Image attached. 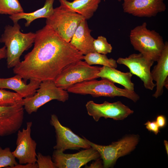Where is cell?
Returning a JSON list of instances; mask_svg holds the SVG:
<instances>
[{"mask_svg": "<svg viewBox=\"0 0 168 168\" xmlns=\"http://www.w3.org/2000/svg\"><path fill=\"white\" fill-rule=\"evenodd\" d=\"M97 76L98 77L120 84L125 89L134 91V85L131 80L133 74L130 72H123L115 68L103 66L101 67Z\"/></svg>", "mask_w": 168, "mask_h": 168, "instance_id": "obj_20", "label": "cell"}, {"mask_svg": "<svg viewBox=\"0 0 168 168\" xmlns=\"http://www.w3.org/2000/svg\"><path fill=\"white\" fill-rule=\"evenodd\" d=\"M86 107L88 114L96 122L101 117L122 120L133 113V110L120 101L113 103L105 101L102 104H97L90 100L86 103Z\"/></svg>", "mask_w": 168, "mask_h": 168, "instance_id": "obj_10", "label": "cell"}, {"mask_svg": "<svg viewBox=\"0 0 168 168\" xmlns=\"http://www.w3.org/2000/svg\"><path fill=\"white\" fill-rule=\"evenodd\" d=\"M122 7L126 13L138 17H150L166 9L164 0H123Z\"/></svg>", "mask_w": 168, "mask_h": 168, "instance_id": "obj_15", "label": "cell"}, {"mask_svg": "<svg viewBox=\"0 0 168 168\" xmlns=\"http://www.w3.org/2000/svg\"><path fill=\"white\" fill-rule=\"evenodd\" d=\"M22 79L17 74L8 78H0V89L13 90L24 98L33 96L41 82L30 79L29 83L26 84L22 80Z\"/></svg>", "mask_w": 168, "mask_h": 168, "instance_id": "obj_17", "label": "cell"}, {"mask_svg": "<svg viewBox=\"0 0 168 168\" xmlns=\"http://www.w3.org/2000/svg\"><path fill=\"white\" fill-rule=\"evenodd\" d=\"M68 92L81 95H90L93 97H114L123 96L136 102L139 96L134 91L121 89L109 80L102 79L86 81L74 84L67 90Z\"/></svg>", "mask_w": 168, "mask_h": 168, "instance_id": "obj_3", "label": "cell"}, {"mask_svg": "<svg viewBox=\"0 0 168 168\" xmlns=\"http://www.w3.org/2000/svg\"><path fill=\"white\" fill-rule=\"evenodd\" d=\"M60 6L68 11L82 16L86 19L91 18L97 9L101 0H58Z\"/></svg>", "mask_w": 168, "mask_h": 168, "instance_id": "obj_19", "label": "cell"}, {"mask_svg": "<svg viewBox=\"0 0 168 168\" xmlns=\"http://www.w3.org/2000/svg\"><path fill=\"white\" fill-rule=\"evenodd\" d=\"M138 141L139 137L133 135L127 136L108 145L105 146L96 144L87 139L91 147L99 153L102 160L103 167L105 168L113 167L118 158L133 151Z\"/></svg>", "mask_w": 168, "mask_h": 168, "instance_id": "obj_7", "label": "cell"}, {"mask_svg": "<svg viewBox=\"0 0 168 168\" xmlns=\"http://www.w3.org/2000/svg\"><path fill=\"white\" fill-rule=\"evenodd\" d=\"M95 161L91 163L90 166H87L86 168H102L103 167V162L99 158L94 160Z\"/></svg>", "mask_w": 168, "mask_h": 168, "instance_id": "obj_31", "label": "cell"}, {"mask_svg": "<svg viewBox=\"0 0 168 168\" xmlns=\"http://www.w3.org/2000/svg\"><path fill=\"white\" fill-rule=\"evenodd\" d=\"M12 168H38V166L36 163L23 164H18L13 166Z\"/></svg>", "mask_w": 168, "mask_h": 168, "instance_id": "obj_30", "label": "cell"}, {"mask_svg": "<svg viewBox=\"0 0 168 168\" xmlns=\"http://www.w3.org/2000/svg\"><path fill=\"white\" fill-rule=\"evenodd\" d=\"M117 0L119 2H120L121 1H122V0Z\"/></svg>", "mask_w": 168, "mask_h": 168, "instance_id": "obj_34", "label": "cell"}, {"mask_svg": "<svg viewBox=\"0 0 168 168\" xmlns=\"http://www.w3.org/2000/svg\"><path fill=\"white\" fill-rule=\"evenodd\" d=\"M83 59L90 65L98 64L116 68L117 67L116 61L112 58H109L106 55L96 52H91L85 55Z\"/></svg>", "mask_w": 168, "mask_h": 168, "instance_id": "obj_22", "label": "cell"}, {"mask_svg": "<svg viewBox=\"0 0 168 168\" xmlns=\"http://www.w3.org/2000/svg\"><path fill=\"white\" fill-rule=\"evenodd\" d=\"M55 0H45L43 6L32 12L25 13L24 12L9 16V17L13 23L17 22L20 19H25L26 27L29 26L35 20L37 19L49 17L53 13V5Z\"/></svg>", "mask_w": 168, "mask_h": 168, "instance_id": "obj_21", "label": "cell"}, {"mask_svg": "<svg viewBox=\"0 0 168 168\" xmlns=\"http://www.w3.org/2000/svg\"><path fill=\"white\" fill-rule=\"evenodd\" d=\"M18 22L13 26H5L0 42L4 44L7 50V64L8 68H14L20 61L23 53L30 48L34 43L35 33H23Z\"/></svg>", "mask_w": 168, "mask_h": 168, "instance_id": "obj_2", "label": "cell"}, {"mask_svg": "<svg viewBox=\"0 0 168 168\" xmlns=\"http://www.w3.org/2000/svg\"><path fill=\"white\" fill-rule=\"evenodd\" d=\"M157 64L151 72L153 81L156 82V90L152 96L158 98L163 94L164 87L168 89V43L165 42L164 48L156 61Z\"/></svg>", "mask_w": 168, "mask_h": 168, "instance_id": "obj_16", "label": "cell"}, {"mask_svg": "<svg viewBox=\"0 0 168 168\" xmlns=\"http://www.w3.org/2000/svg\"><path fill=\"white\" fill-rule=\"evenodd\" d=\"M46 23L62 39L70 42L77 28L83 19L82 15L66 10L60 6L46 18Z\"/></svg>", "mask_w": 168, "mask_h": 168, "instance_id": "obj_8", "label": "cell"}, {"mask_svg": "<svg viewBox=\"0 0 168 168\" xmlns=\"http://www.w3.org/2000/svg\"><path fill=\"white\" fill-rule=\"evenodd\" d=\"M23 98L16 92L0 89V106H13L22 102Z\"/></svg>", "mask_w": 168, "mask_h": 168, "instance_id": "obj_24", "label": "cell"}, {"mask_svg": "<svg viewBox=\"0 0 168 168\" xmlns=\"http://www.w3.org/2000/svg\"><path fill=\"white\" fill-rule=\"evenodd\" d=\"M69 97L67 90L57 86L53 81L48 80L41 82L35 94L23 99L22 102L24 110L30 114L51 100H55L64 102Z\"/></svg>", "mask_w": 168, "mask_h": 168, "instance_id": "obj_6", "label": "cell"}, {"mask_svg": "<svg viewBox=\"0 0 168 168\" xmlns=\"http://www.w3.org/2000/svg\"><path fill=\"white\" fill-rule=\"evenodd\" d=\"M155 121L160 128H163L166 125V119L163 115H161L158 116Z\"/></svg>", "mask_w": 168, "mask_h": 168, "instance_id": "obj_29", "label": "cell"}, {"mask_svg": "<svg viewBox=\"0 0 168 168\" xmlns=\"http://www.w3.org/2000/svg\"><path fill=\"white\" fill-rule=\"evenodd\" d=\"M93 48L95 52L106 55L110 53L112 50L111 44L108 43L106 38L102 36H99L93 42Z\"/></svg>", "mask_w": 168, "mask_h": 168, "instance_id": "obj_26", "label": "cell"}, {"mask_svg": "<svg viewBox=\"0 0 168 168\" xmlns=\"http://www.w3.org/2000/svg\"><path fill=\"white\" fill-rule=\"evenodd\" d=\"M7 50L5 46L0 48V60L6 58Z\"/></svg>", "mask_w": 168, "mask_h": 168, "instance_id": "obj_32", "label": "cell"}, {"mask_svg": "<svg viewBox=\"0 0 168 168\" xmlns=\"http://www.w3.org/2000/svg\"><path fill=\"white\" fill-rule=\"evenodd\" d=\"M143 22L131 30L129 39L134 49L154 62L156 61L164 48L162 37L155 30L148 29Z\"/></svg>", "mask_w": 168, "mask_h": 168, "instance_id": "obj_4", "label": "cell"}, {"mask_svg": "<svg viewBox=\"0 0 168 168\" xmlns=\"http://www.w3.org/2000/svg\"><path fill=\"white\" fill-rule=\"evenodd\" d=\"M154 62L140 53L131 54L125 58H119L116 61L117 63L128 67L132 74L137 76L143 82L144 87L151 90L156 86L151 71V67Z\"/></svg>", "mask_w": 168, "mask_h": 168, "instance_id": "obj_11", "label": "cell"}, {"mask_svg": "<svg viewBox=\"0 0 168 168\" xmlns=\"http://www.w3.org/2000/svg\"><path fill=\"white\" fill-rule=\"evenodd\" d=\"M144 125L147 129L150 132H153L157 135L160 131V128L157 125L156 121H147Z\"/></svg>", "mask_w": 168, "mask_h": 168, "instance_id": "obj_28", "label": "cell"}, {"mask_svg": "<svg viewBox=\"0 0 168 168\" xmlns=\"http://www.w3.org/2000/svg\"><path fill=\"white\" fill-rule=\"evenodd\" d=\"M36 163L38 168H57L50 156H44L40 152L37 154Z\"/></svg>", "mask_w": 168, "mask_h": 168, "instance_id": "obj_27", "label": "cell"}, {"mask_svg": "<svg viewBox=\"0 0 168 168\" xmlns=\"http://www.w3.org/2000/svg\"><path fill=\"white\" fill-rule=\"evenodd\" d=\"M23 12L19 0H0V14L11 16Z\"/></svg>", "mask_w": 168, "mask_h": 168, "instance_id": "obj_23", "label": "cell"}, {"mask_svg": "<svg viewBox=\"0 0 168 168\" xmlns=\"http://www.w3.org/2000/svg\"><path fill=\"white\" fill-rule=\"evenodd\" d=\"M24 110L22 102L12 106H0V138L20 130L23 122Z\"/></svg>", "mask_w": 168, "mask_h": 168, "instance_id": "obj_14", "label": "cell"}, {"mask_svg": "<svg viewBox=\"0 0 168 168\" xmlns=\"http://www.w3.org/2000/svg\"><path fill=\"white\" fill-rule=\"evenodd\" d=\"M50 123L54 127L56 133V144L53 147L54 150L64 152L68 149L78 150L91 147L87 139L79 137L69 128L63 126L56 114L51 115Z\"/></svg>", "mask_w": 168, "mask_h": 168, "instance_id": "obj_9", "label": "cell"}, {"mask_svg": "<svg viewBox=\"0 0 168 168\" xmlns=\"http://www.w3.org/2000/svg\"><path fill=\"white\" fill-rule=\"evenodd\" d=\"M101 67L92 66L80 60L66 66L53 81L56 85L64 90L76 83L99 78Z\"/></svg>", "mask_w": 168, "mask_h": 168, "instance_id": "obj_5", "label": "cell"}, {"mask_svg": "<svg viewBox=\"0 0 168 168\" xmlns=\"http://www.w3.org/2000/svg\"><path fill=\"white\" fill-rule=\"evenodd\" d=\"M18 164L10 148L2 149L0 146V168H12Z\"/></svg>", "mask_w": 168, "mask_h": 168, "instance_id": "obj_25", "label": "cell"}, {"mask_svg": "<svg viewBox=\"0 0 168 168\" xmlns=\"http://www.w3.org/2000/svg\"><path fill=\"white\" fill-rule=\"evenodd\" d=\"M164 145H165V149H166V152L167 153V154H168V142L167 141L165 140L164 141Z\"/></svg>", "mask_w": 168, "mask_h": 168, "instance_id": "obj_33", "label": "cell"}, {"mask_svg": "<svg viewBox=\"0 0 168 168\" xmlns=\"http://www.w3.org/2000/svg\"><path fill=\"white\" fill-rule=\"evenodd\" d=\"M90 30L86 20H82L73 34L70 43L83 55L95 52L93 42L94 39L91 35Z\"/></svg>", "mask_w": 168, "mask_h": 168, "instance_id": "obj_18", "label": "cell"}, {"mask_svg": "<svg viewBox=\"0 0 168 168\" xmlns=\"http://www.w3.org/2000/svg\"><path fill=\"white\" fill-rule=\"evenodd\" d=\"M34 46L23 60L13 68L26 79L54 81L68 65L83 58V55L46 25L35 33Z\"/></svg>", "mask_w": 168, "mask_h": 168, "instance_id": "obj_1", "label": "cell"}, {"mask_svg": "<svg viewBox=\"0 0 168 168\" xmlns=\"http://www.w3.org/2000/svg\"><path fill=\"white\" fill-rule=\"evenodd\" d=\"M100 157L98 152L91 147L73 154H65L54 150L52 159L57 168H80Z\"/></svg>", "mask_w": 168, "mask_h": 168, "instance_id": "obj_13", "label": "cell"}, {"mask_svg": "<svg viewBox=\"0 0 168 168\" xmlns=\"http://www.w3.org/2000/svg\"><path fill=\"white\" fill-rule=\"evenodd\" d=\"M32 125V122H28L25 128L17 132L16 148L12 152L19 164L36 163L37 143L31 137Z\"/></svg>", "mask_w": 168, "mask_h": 168, "instance_id": "obj_12", "label": "cell"}]
</instances>
